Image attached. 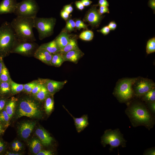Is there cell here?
Returning <instances> with one entry per match:
<instances>
[{
    "label": "cell",
    "instance_id": "1",
    "mask_svg": "<svg viewBox=\"0 0 155 155\" xmlns=\"http://www.w3.org/2000/svg\"><path fill=\"white\" fill-rule=\"evenodd\" d=\"M125 113L134 127L142 125L150 130L154 124V118L144 104L133 103L125 110Z\"/></svg>",
    "mask_w": 155,
    "mask_h": 155
},
{
    "label": "cell",
    "instance_id": "2",
    "mask_svg": "<svg viewBox=\"0 0 155 155\" xmlns=\"http://www.w3.org/2000/svg\"><path fill=\"white\" fill-rule=\"evenodd\" d=\"M10 24L18 40L30 42L36 40L33 30L34 18L17 16Z\"/></svg>",
    "mask_w": 155,
    "mask_h": 155
},
{
    "label": "cell",
    "instance_id": "3",
    "mask_svg": "<svg viewBox=\"0 0 155 155\" xmlns=\"http://www.w3.org/2000/svg\"><path fill=\"white\" fill-rule=\"evenodd\" d=\"M0 56H5L11 53L17 40L10 23L4 22L0 26Z\"/></svg>",
    "mask_w": 155,
    "mask_h": 155
},
{
    "label": "cell",
    "instance_id": "4",
    "mask_svg": "<svg viewBox=\"0 0 155 155\" xmlns=\"http://www.w3.org/2000/svg\"><path fill=\"white\" fill-rule=\"evenodd\" d=\"M126 142L123 134L118 129L106 130L101 137L102 144L104 147L107 145H109L110 151H112L113 148L119 146H121L123 147H125Z\"/></svg>",
    "mask_w": 155,
    "mask_h": 155
},
{
    "label": "cell",
    "instance_id": "5",
    "mask_svg": "<svg viewBox=\"0 0 155 155\" xmlns=\"http://www.w3.org/2000/svg\"><path fill=\"white\" fill-rule=\"evenodd\" d=\"M56 22L53 18H34V28L37 30L39 38L42 40L51 35L53 33Z\"/></svg>",
    "mask_w": 155,
    "mask_h": 155
},
{
    "label": "cell",
    "instance_id": "6",
    "mask_svg": "<svg viewBox=\"0 0 155 155\" xmlns=\"http://www.w3.org/2000/svg\"><path fill=\"white\" fill-rule=\"evenodd\" d=\"M137 78H126L121 80L117 85L115 92L116 96L122 101L130 100L133 94L132 87Z\"/></svg>",
    "mask_w": 155,
    "mask_h": 155
},
{
    "label": "cell",
    "instance_id": "7",
    "mask_svg": "<svg viewBox=\"0 0 155 155\" xmlns=\"http://www.w3.org/2000/svg\"><path fill=\"white\" fill-rule=\"evenodd\" d=\"M38 10V5L35 0H23L17 3L14 13L18 16L34 18Z\"/></svg>",
    "mask_w": 155,
    "mask_h": 155
},
{
    "label": "cell",
    "instance_id": "8",
    "mask_svg": "<svg viewBox=\"0 0 155 155\" xmlns=\"http://www.w3.org/2000/svg\"><path fill=\"white\" fill-rule=\"evenodd\" d=\"M41 114L38 106L34 101L26 99L22 100L20 102L18 110V117L23 116L37 117Z\"/></svg>",
    "mask_w": 155,
    "mask_h": 155
},
{
    "label": "cell",
    "instance_id": "9",
    "mask_svg": "<svg viewBox=\"0 0 155 155\" xmlns=\"http://www.w3.org/2000/svg\"><path fill=\"white\" fill-rule=\"evenodd\" d=\"M38 47L34 42L20 41L17 39L11 53L27 55H34Z\"/></svg>",
    "mask_w": 155,
    "mask_h": 155
},
{
    "label": "cell",
    "instance_id": "10",
    "mask_svg": "<svg viewBox=\"0 0 155 155\" xmlns=\"http://www.w3.org/2000/svg\"><path fill=\"white\" fill-rule=\"evenodd\" d=\"M134 93L138 96H143L148 91L154 87L155 84L151 80L143 79L135 82Z\"/></svg>",
    "mask_w": 155,
    "mask_h": 155
},
{
    "label": "cell",
    "instance_id": "11",
    "mask_svg": "<svg viewBox=\"0 0 155 155\" xmlns=\"http://www.w3.org/2000/svg\"><path fill=\"white\" fill-rule=\"evenodd\" d=\"M67 82V80L61 82L45 79L42 80L41 83L46 88L50 94L52 95L62 88Z\"/></svg>",
    "mask_w": 155,
    "mask_h": 155
},
{
    "label": "cell",
    "instance_id": "12",
    "mask_svg": "<svg viewBox=\"0 0 155 155\" xmlns=\"http://www.w3.org/2000/svg\"><path fill=\"white\" fill-rule=\"evenodd\" d=\"M103 16L100 15L96 7L91 9L87 13L85 20L93 26L98 25Z\"/></svg>",
    "mask_w": 155,
    "mask_h": 155
},
{
    "label": "cell",
    "instance_id": "13",
    "mask_svg": "<svg viewBox=\"0 0 155 155\" xmlns=\"http://www.w3.org/2000/svg\"><path fill=\"white\" fill-rule=\"evenodd\" d=\"M17 3L16 0H3L0 3V15L14 13Z\"/></svg>",
    "mask_w": 155,
    "mask_h": 155
},
{
    "label": "cell",
    "instance_id": "14",
    "mask_svg": "<svg viewBox=\"0 0 155 155\" xmlns=\"http://www.w3.org/2000/svg\"><path fill=\"white\" fill-rule=\"evenodd\" d=\"M62 55L65 61H68L76 64L84 53L79 49L71 50Z\"/></svg>",
    "mask_w": 155,
    "mask_h": 155
},
{
    "label": "cell",
    "instance_id": "15",
    "mask_svg": "<svg viewBox=\"0 0 155 155\" xmlns=\"http://www.w3.org/2000/svg\"><path fill=\"white\" fill-rule=\"evenodd\" d=\"M33 55L36 58L45 64L51 65L53 54L46 50L38 47Z\"/></svg>",
    "mask_w": 155,
    "mask_h": 155
},
{
    "label": "cell",
    "instance_id": "16",
    "mask_svg": "<svg viewBox=\"0 0 155 155\" xmlns=\"http://www.w3.org/2000/svg\"><path fill=\"white\" fill-rule=\"evenodd\" d=\"M35 133L43 145L48 146L51 144L53 138L44 129L42 128L37 129L35 131Z\"/></svg>",
    "mask_w": 155,
    "mask_h": 155
},
{
    "label": "cell",
    "instance_id": "17",
    "mask_svg": "<svg viewBox=\"0 0 155 155\" xmlns=\"http://www.w3.org/2000/svg\"><path fill=\"white\" fill-rule=\"evenodd\" d=\"M34 122H26L20 126L19 131L21 137L24 139H27L30 136L35 125Z\"/></svg>",
    "mask_w": 155,
    "mask_h": 155
},
{
    "label": "cell",
    "instance_id": "18",
    "mask_svg": "<svg viewBox=\"0 0 155 155\" xmlns=\"http://www.w3.org/2000/svg\"><path fill=\"white\" fill-rule=\"evenodd\" d=\"M68 113L73 117L74 120L75 125L78 132H80L85 128L88 125L87 115H84L80 118H75L70 114L63 106Z\"/></svg>",
    "mask_w": 155,
    "mask_h": 155
},
{
    "label": "cell",
    "instance_id": "19",
    "mask_svg": "<svg viewBox=\"0 0 155 155\" xmlns=\"http://www.w3.org/2000/svg\"><path fill=\"white\" fill-rule=\"evenodd\" d=\"M39 48L45 49L52 54L59 52L60 49L55 40L41 45Z\"/></svg>",
    "mask_w": 155,
    "mask_h": 155
},
{
    "label": "cell",
    "instance_id": "20",
    "mask_svg": "<svg viewBox=\"0 0 155 155\" xmlns=\"http://www.w3.org/2000/svg\"><path fill=\"white\" fill-rule=\"evenodd\" d=\"M70 38L67 33L63 32L61 33L55 40L60 50L68 44Z\"/></svg>",
    "mask_w": 155,
    "mask_h": 155
},
{
    "label": "cell",
    "instance_id": "21",
    "mask_svg": "<svg viewBox=\"0 0 155 155\" xmlns=\"http://www.w3.org/2000/svg\"><path fill=\"white\" fill-rule=\"evenodd\" d=\"M65 62L62 55L59 52L53 54L51 62V65L56 67H60Z\"/></svg>",
    "mask_w": 155,
    "mask_h": 155
},
{
    "label": "cell",
    "instance_id": "22",
    "mask_svg": "<svg viewBox=\"0 0 155 155\" xmlns=\"http://www.w3.org/2000/svg\"><path fill=\"white\" fill-rule=\"evenodd\" d=\"M79 49L76 41L73 39L70 38L68 44L61 49L59 53L63 54L71 50Z\"/></svg>",
    "mask_w": 155,
    "mask_h": 155
},
{
    "label": "cell",
    "instance_id": "23",
    "mask_svg": "<svg viewBox=\"0 0 155 155\" xmlns=\"http://www.w3.org/2000/svg\"><path fill=\"white\" fill-rule=\"evenodd\" d=\"M54 106L53 98L49 96L45 99L44 107L45 112L47 114H50L53 111Z\"/></svg>",
    "mask_w": 155,
    "mask_h": 155
},
{
    "label": "cell",
    "instance_id": "24",
    "mask_svg": "<svg viewBox=\"0 0 155 155\" xmlns=\"http://www.w3.org/2000/svg\"><path fill=\"white\" fill-rule=\"evenodd\" d=\"M50 94L46 88L42 84L41 89L36 95V98L38 100L42 101L45 100Z\"/></svg>",
    "mask_w": 155,
    "mask_h": 155
},
{
    "label": "cell",
    "instance_id": "25",
    "mask_svg": "<svg viewBox=\"0 0 155 155\" xmlns=\"http://www.w3.org/2000/svg\"><path fill=\"white\" fill-rule=\"evenodd\" d=\"M143 97V100L147 102H152L155 101V89L153 88L145 94Z\"/></svg>",
    "mask_w": 155,
    "mask_h": 155
},
{
    "label": "cell",
    "instance_id": "26",
    "mask_svg": "<svg viewBox=\"0 0 155 155\" xmlns=\"http://www.w3.org/2000/svg\"><path fill=\"white\" fill-rule=\"evenodd\" d=\"M30 147L33 152L36 154L41 150L42 146L40 140L38 139H34L32 141Z\"/></svg>",
    "mask_w": 155,
    "mask_h": 155
},
{
    "label": "cell",
    "instance_id": "27",
    "mask_svg": "<svg viewBox=\"0 0 155 155\" xmlns=\"http://www.w3.org/2000/svg\"><path fill=\"white\" fill-rule=\"evenodd\" d=\"M93 32L90 30H87L82 32L79 35V38L82 40L90 41L94 37Z\"/></svg>",
    "mask_w": 155,
    "mask_h": 155
},
{
    "label": "cell",
    "instance_id": "28",
    "mask_svg": "<svg viewBox=\"0 0 155 155\" xmlns=\"http://www.w3.org/2000/svg\"><path fill=\"white\" fill-rule=\"evenodd\" d=\"M146 51L148 54L155 52V38L150 39L148 41L146 47Z\"/></svg>",
    "mask_w": 155,
    "mask_h": 155
},
{
    "label": "cell",
    "instance_id": "29",
    "mask_svg": "<svg viewBox=\"0 0 155 155\" xmlns=\"http://www.w3.org/2000/svg\"><path fill=\"white\" fill-rule=\"evenodd\" d=\"M15 106L16 103L13 100L10 101L6 105L5 111L9 115L10 118L13 115Z\"/></svg>",
    "mask_w": 155,
    "mask_h": 155
},
{
    "label": "cell",
    "instance_id": "30",
    "mask_svg": "<svg viewBox=\"0 0 155 155\" xmlns=\"http://www.w3.org/2000/svg\"><path fill=\"white\" fill-rule=\"evenodd\" d=\"M11 88L14 93L20 92L24 90V85L17 84L11 81L10 83Z\"/></svg>",
    "mask_w": 155,
    "mask_h": 155
},
{
    "label": "cell",
    "instance_id": "31",
    "mask_svg": "<svg viewBox=\"0 0 155 155\" xmlns=\"http://www.w3.org/2000/svg\"><path fill=\"white\" fill-rule=\"evenodd\" d=\"M9 74L8 70L3 64L2 69L0 75V80L2 82H7L9 80Z\"/></svg>",
    "mask_w": 155,
    "mask_h": 155
},
{
    "label": "cell",
    "instance_id": "32",
    "mask_svg": "<svg viewBox=\"0 0 155 155\" xmlns=\"http://www.w3.org/2000/svg\"><path fill=\"white\" fill-rule=\"evenodd\" d=\"M0 89L3 93H6L10 91L9 84L7 82H2L0 85Z\"/></svg>",
    "mask_w": 155,
    "mask_h": 155
},
{
    "label": "cell",
    "instance_id": "33",
    "mask_svg": "<svg viewBox=\"0 0 155 155\" xmlns=\"http://www.w3.org/2000/svg\"><path fill=\"white\" fill-rule=\"evenodd\" d=\"M75 27V22L72 19H70L67 21L66 26V29L71 32L73 30Z\"/></svg>",
    "mask_w": 155,
    "mask_h": 155
},
{
    "label": "cell",
    "instance_id": "34",
    "mask_svg": "<svg viewBox=\"0 0 155 155\" xmlns=\"http://www.w3.org/2000/svg\"><path fill=\"white\" fill-rule=\"evenodd\" d=\"M9 119V117L5 111H3L0 113V121L8 122Z\"/></svg>",
    "mask_w": 155,
    "mask_h": 155
},
{
    "label": "cell",
    "instance_id": "35",
    "mask_svg": "<svg viewBox=\"0 0 155 155\" xmlns=\"http://www.w3.org/2000/svg\"><path fill=\"white\" fill-rule=\"evenodd\" d=\"M75 27L77 29L80 30L81 28H86L87 26L81 20H77L75 22Z\"/></svg>",
    "mask_w": 155,
    "mask_h": 155
},
{
    "label": "cell",
    "instance_id": "36",
    "mask_svg": "<svg viewBox=\"0 0 155 155\" xmlns=\"http://www.w3.org/2000/svg\"><path fill=\"white\" fill-rule=\"evenodd\" d=\"M42 84L41 82L37 83L33 88L31 92L32 94L36 95L41 89Z\"/></svg>",
    "mask_w": 155,
    "mask_h": 155
},
{
    "label": "cell",
    "instance_id": "37",
    "mask_svg": "<svg viewBox=\"0 0 155 155\" xmlns=\"http://www.w3.org/2000/svg\"><path fill=\"white\" fill-rule=\"evenodd\" d=\"M98 11L99 13L101 15L105 13H109V9L108 7L104 6H100L99 9Z\"/></svg>",
    "mask_w": 155,
    "mask_h": 155
},
{
    "label": "cell",
    "instance_id": "38",
    "mask_svg": "<svg viewBox=\"0 0 155 155\" xmlns=\"http://www.w3.org/2000/svg\"><path fill=\"white\" fill-rule=\"evenodd\" d=\"M97 31L101 32L104 35H106L109 34L110 31V30L108 26H106L100 30H97Z\"/></svg>",
    "mask_w": 155,
    "mask_h": 155
},
{
    "label": "cell",
    "instance_id": "39",
    "mask_svg": "<svg viewBox=\"0 0 155 155\" xmlns=\"http://www.w3.org/2000/svg\"><path fill=\"white\" fill-rule=\"evenodd\" d=\"M149 110L151 113L153 114H155V102H147Z\"/></svg>",
    "mask_w": 155,
    "mask_h": 155
},
{
    "label": "cell",
    "instance_id": "40",
    "mask_svg": "<svg viewBox=\"0 0 155 155\" xmlns=\"http://www.w3.org/2000/svg\"><path fill=\"white\" fill-rule=\"evenodd\" d=\"M155 148H154L147 150L144 153V155H155Z\"/></svg>",
    "mask_w": 155,
    "mask_h": 155
},
{
    "label": "cell",
    "instance_id": "41",
    "mask_svg": "<svg viewBox=\"0 0 155 155\" xmlns=\"http://www.w3.org/2000/svg\"><path fill=\"white\" fill-rule=\"evenodd\" d=\"M36 155H52V152L50 150H40Z\"/></svg>",
    "mask_w": 155,
    "mask_h": 155
},
{
    "label": "cell",
    "instance_id": "42",
    "mask_svg": "<svg viewBox=\"0 0 155 155\" xmlns=\"http://www.w3.org/2000/svg\"><path fill=\"white\" fill-rule=\"evenodd\" d=\"M110 30H114L117 27V24L115 21L110 22L108 26Z\"/></svg>",
    "mask_w": 155,
    "mask_h": 155
},
{
    "label": "cell",
    "instance_id": "43",
    "mask_svg": "<svg viewBox=\"0 0 155 155\" xmlns=\"http://www.w3.org/2000/svg\"><path fill=\"white\" fill-rule=\"evenodd\" d=\"M64 10L69 14L72 11L73 8L71 5H68L64 7Z\"/></svg>",
    "mask_w": 155,
    "mask_h": 155
},
{
    "label": "cell",
    "instance_id": "44",
    "mask_svg": "<svg viewBox=\"0 0 155 155\" xmlns=\"http://www.w3.org/2000/svg\"><path fill=\"white\" fill-rule=\"evenodd\" d=\"M148 5L153 10L154 13L155 11V0H149L148 2Z\"/></svg>",
    "mask_w": 155,
    "mask_h": 155
},
{
    "label": "cell",
    "instance_id": "45",
    "mask_svg": "<svg viewBox=\"0 0 155 155\" xmlns=\"http://www.w3.org/2000/svg\"><path fill=\"white\" fill-rule=\"evenodd\" d=\"M98 4L100 6H104L108 7L109 3L106 0H99Z\"/></svg>",
    "mask_w": 155,
    "mask_h": 155
},
{
    "label": "cell",
    "instance_id": "46",
    "mask_svg": "<svg viewBox=\"0 0 155 155\" xmlns=\"http://www.w3.org/2000/svg\"><path fill=\"white\" fill-rule=\"evenodd\" d=\"M69 14L64 10L61 13V17L65 20H67L69 17Z\"/></svg>",
    "mask_w": 155,
    "mask_h": 155
},
{
    "label": "cell",
    "instance_id": "47",
    "mask_svg": "<svg viewBox=\"0 0 155 155\" xmlns=\"http://www.w3.org/2000/svg\"><path fill=\"white\" fill-rule=\"evenodd\" d=\"M75 4L77 8L79 9L82 10L84 9V6L81 1H76Z\"/></svg>",
    "mask_w": 155,
    "mask_h": 155
},
{
    "label": "cell",
    "instance_id": "48",
    "mask_svg": "<svg viewBox=\"0 0 155 155\" xmlns=\"http://www.w3.org/2000/svg\"><path fill=\"white\" fill-rule=\"evenodd\" d=\"M81 1L84 6H88L92 3L91 1L89 0H82Z\"/></svg>",
    "mask_w": 155,
    "mask_h": 155
},
{
    "label": "cell",
    "instance_id": "49",
    "mask_svg": "<svg viewBox=\"0 0 155 155\" xmlns=\"http://www.w3.org/2000/svg\"><path fill=\"white\" fill-rule=\"evenodd\" d=\"M37 84L36 83L34 82L33 84L26 90V91L28 93L31 92L33 88Z\"/></svg>",
    "mask_w": 155,
    "mask_h": 155
},
{
    "label": "cell",
    "instance_id": "50",
    "mask_svg": "<svg viewBox=\"0 0 155 155\" xmlns=\"http://www.w3.org/2000/svg\"><path fill=\"white\" fill-rule=\"evenodd\" d=\"M16 142V144L17 150L18 151L21 149L22 145L21 143L18 141H17Z\"/></svg>",
    "mask_w": 155,
    "mask_h": 155
},
{
    "label": "cell",
    "instance_id": "51",
    "mask_svg": "<svg viewBox=\"0 0 155 155\" xmlns=\"http://www.w3.org/2000/svg\"><path fill=\"white\" fill-rule=\"evenodd\" d=\"M5 102L4 100H0V111H1L4 106Z\"/></svg>",
    "mask_w": 155,
    "mask_h": 155
},
{
    "label": "cell",
    "instance_id": "52",
    "mask_svg": "<svg viewBox=\"0 0 155 155\" xmlns=\"http://www.w3.org/2000/svg\"><path fill=\"white\" fill-rule=\"evenodd\" d=\"M33 82H30L24 85V90L26 91L33 84Z\"/></svg>",
    "mask_w": 155,
    "mask_h": 155
},
{
    "label": "cell",
    "instance_id": "53",
    "mask_svg": "<svg viewBox=\"0 0 155 155\" xmlns=\"http://www.w3.org/2000/svg\"><path fill=\"white\" fill-rule=\"evenodd\" d=\"M12 147L13 150L18 151L16 142H13L12 144Z\"/></svg>",
    "mask_w": 155,
    "mask_h": 155
},
{
    "label": "cell",
    "instance_id": "54",
    "mask_svg": "<svg viewBox=\"0 0 155 155\" xmlns=\"http://www.w3.org/2000/svg\"><path fill=\"white\" fill-rule=\"evenodd\" d=\"M4 149L3 144L0 141V152H1Z\"/></svg>",
    "mask_w": 155,
    "mask_h": 155
},
{
    "label": "cell",
    "instance_id": "55",
    "mask_svg": "<svg viewBox=\"0 0 155 155\" xmlns=\"http://www.w3.org/2000/svg\"><path fill=\"white\" fill-rule=\"evenodd\" d=\"M1 56H0V75L2 69L3 63L1 61Z\"/></svg>",
    "mask_w": 155,
    "mask_h": 155
},
{
    "label": "cell",
    "instance_id": "56",
    "mask_svg": "<svg viewBox=\"0 0 155 155\" xmlns=\"http://www.w3.org/2000/svg\"><path fill=\"white\" fill-rule=\"evenodd\" d=\"M8 155H19V154H15V153H9Z\"/></svg>",
    "mask_w": 155,
    "mask_h": 155
},
{
    "label": "cell",
    "instance_id": "57",
    "mask_svg": "<svg viewBox=\"0 0 155 155\" xmlns=\"http://www.w3.org/2000/svg\"><path fill=\"white\" fill-rule=\"evenodd\" d=\"M3 129L1 126L0 125V133H1L3 131Z\"/></svg>",
    "mask_w": 155,
    "mask_h": 155
},
{
    "label": "cell",
    "instance_id": "58",
    "mask_svg": "<svg viewBox=\"0 0 155 155\" xmlns=\"http://www.w3.org/2000/svg\"><path fill=\"white\" fill-rule=\"evenodd\" d=\"M0 32H1V28L0 26Z\"/></svg>",
    "mask_w": 155,
    "mask_h": 155
}]
</instances>
